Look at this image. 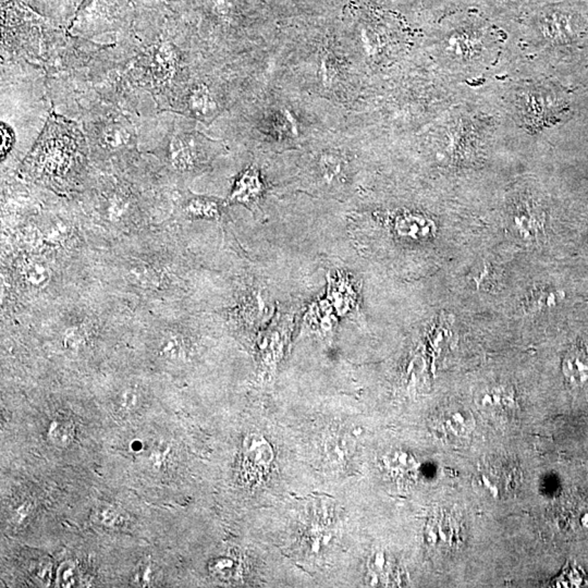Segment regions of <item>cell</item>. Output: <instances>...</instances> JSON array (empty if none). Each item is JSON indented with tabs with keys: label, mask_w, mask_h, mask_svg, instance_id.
Instances as JSON below:
<instances>
[{
	"label": "cell",
	"mask_w": 588,
	"mask_h": 588,
	"mask_svg": "<svg viewBox=\"0 0 588 588\" xmlns=\"http://www.w3.org/2000/svg\"><path fill=\"white\" fill-rule=\"evenodd\" d=\"M510 32L483 12L465 6L432 23V65L457 85L477 87L499 77L508 65Z\"/></svg>",
	"instance_id": "cell-1"
},
{
	"label": "cell",
	"mask_w": 588,
	"mask_h": 588,
	"mask_svg": "<svg viewBox=\"0 0 588 588\" xmlns=\"http://www.w3.org/2000/svg\"><path fill=\"white\" fill-rule=\"evenodd\" d=\"M521 484L520 467L504 457H490L481 463L473 479V486L477 493L496 501L513 497Z\"/></svg>",
	"instance_id": "cell-2"
},
{
	"label": "cell",
	"mask_w": 588,
	"mask_h": 588,
	"mask_svg": "<svg viewBox=\"0 0 588 588\" xmlns=\"http://www.w3.org/2000/svg\"><path fill=\"white\" fill-rule=\"evenodd\" d=\"M430 428L441 442L450 447H461L469 442L475 430V418L471 410L462 404H447L432 416Z\"/></svg>",
	"instance_id": "cell-3"
},
{
	"label": "cell",
	"mask_w": 588,
	"mask_h": 588,
	"mask_svg": "<svg viewBox=\"0 0 588 588\" xmlns=\"http://www.w3.org/2000/svg\"><path fill=\"white\" fill-rule=\"evenodd\" d=\"M474 403L486 418L504 420L516 410V390L501 381L486 383L474 393Z\"/></svg>",
	"instance_id": "cell-4"
},
{
	"label": "cell",
	"mask_w": 588,
	"mask_h": 588,
	"mask_svg": "<svg viewBox=\"0 0 588 588\" xmlns=\"http://www.w3.org/2000/svg\"><path fill=\"white\" fill-rule=\"evenodd\" d=\"M550 1L553 0H467V4L510 31L530 12Z\"/></svg>",
	"instance_id": "cell-5"
},
{
	"label": "cell",
	"mask_w": 588,
	"mask_h": 588,
	"mask_svg": "<svg viewBox=\"0 0 588 588\" xmlns=\"http://www.w3.org/2000/svg\"><path fill=\"white\" fill-rule=\"evenodd\" d=\"M426 535L428 544L444 552L460 549L464 542L462 523L451 512L436 514L428 523Z\"/></svg>",
	"instance_id": "cell-6"
},
{
	"label": "cell",
	"mask_w": 588,
	"mask_h": 588,
	"mask_svg": "<svg viewBox=\"0 0 588 588\" xmlns=\"http://www.w3.org/2000/svg\"><path fill=\"white\" fill-rule=\"evenodd\" d=\"M555 522L567 532L588 535V500L562 504L560 510L555 511Z\"/></svg>",
	"instance_id": "cell-7"
},
{
	"label": "cell",
	"mask_w": 588,
	"mask_h": 588,
	"mask_svg": "<svg viewBox=\"0 0 588 588\" xmlns=\"http://www.w3.org/2000/svg\"><path fill=\"white\" fill-rule=\"evenodd\" d=\"M562 373L572 387L588 385V349L579 346L567 351L562 361Z\"/></svg>",
	"instance_id": "cell-8"
},
{
	"label": "cell",
	"mask_w": 588,
	"mask_h": 588,
	"mask_svg": "<svg viewBox=\"0 0 588 588\" xmlns=\"http://www.w3.org/2000/svg\"><path fill=\"white\" fill-rule=\"evenodd\" d=\"M563 292L548 287V285H536L530 290L523 307L526 313L534 314L545 310L555 307L562 300Z\"/></svg>",
	"instance_id": "cell-9"
},
{
	"label": "cell",
	"mask_w": 588,
	"mask_h": 588,
	"mask_svg": "<svg viewBox=\"0 0 588 588\" xmlns=\"http://www.w3.org/2000/svg\"><path fill=\"white\" fill-rule=\"evenodd\" d=\"M261 192V181L258 171L254 168H249L236 181L230 200L240 203H249L257 199Z\"/></svg>",
	"instance_id": "cell-10"
},
{
	"label": "cell",
	"mask_w": 588,
	"mask_h": 588,
	"mask_svg": "<svg viewBox=\"0 0 588 588\" xmlns=\"http://www.w3.org/2000/svg\"><path fill=\"white\" fill-rule=\"evenodd\" d=\"M432 222L423 215L413 212H403L396 219V230L405 238L420 239L430 232Z\"/></svg>",
	"instance_id": "cell-11"
},
{
	"label": "cell",
	"mask_w": 588,
	"mask_h": 588,
	"mask_svg": "<svg viewBox=\"0 0 588 588\" xmlns=\"http://www.w3.org/2000/svg\"><path fill=\"white\" fill-rule=\"evenodd\" d=\"M170 161L179 170H189L196 163V154L191 141L178 136L171 142Z\"/></svg>",
	"instance_id": "cell-12"
},
{
	"label": "cell",
	"mask_w": 588,
	"mask_h": 588,
	"mask_svg": "<svg viewBox=\"0 0 588 588\" xmlns=\"http://www.w3.org/2000/svg\"><path fill=\"white\" fill-rule=\"evenodd\" d=\"M385 465L393 475L405 477L415 472L418 469V461L411 453L393 451L385 457Z\"/></svg>",
	"instance_id": "cell-13"
},
{
	"label": "cell",
	"mask_w": 588,
	"mask_h": 588,
	"mask_svg": "<svg viewBox=\"0 0 588 588\" xmlns=\"http://www.w3.org/2000/svg\"><path fill=\"white\" fill-rule=\"evenodd\" d=\"M24 281L36 289L47 287L52 279V273L48 266L38 261H28L22 267Z\"/></svg>",
	"instance_id": "cell-14"
},
{
	"label": "cell",
	"mask_w": 588,
	"mask_h": 588,
	"mask_svg": "<svg viewBox=\"0 0 588 588\" xmlns=\"http://www.w3.org/2000/svg\"><path fill=\"white\" fill-rule=\"evenodd\" d=\"M189 104L197 117H206L216 109L215 99L205 87H197L192 91Z\"/></svg>",
	"instance_id": "cell-15"
},
{
	"label": "cell",
	"mask_w": 588,
	"mask_h": 588,
	"mask_svg": "<svg viewBox=\"0 0 588 588\" xmlns=\"http://www.w3.org/2000/svg\"><path fill=\"white\" fill-rule=\"evenodd\" d=\"M159 354L168 361L183 359L185 353V344L183 337L175 332H167L161 337L159 342Z\"/></svg>",
	"instance_id": "cell-16"
},
{
	"label": "cell",
	"mask_w": 588,
	"mask_h": 588,
	"mask_svg": "<svg viewBox=\"0 0 588 588\" xmlns=\"http://www.w3.org/2000/svg\"><path fill=\"white\" fill-rule=\"evenodd\" d=\"M129 279L134 285L143 288H152L159 285V276L153 267L145 264L134 265L128 273Z\"/></svg>",
	"instance_id": "cell-17"
},
{
	"label": "cell",
	"mask_w": 588,
	"mask_h": 588,
	"mask_svg": "<svg viewBox=\"0 0 588 588\" xmlns=\"http://www.w3.org/2000/svg\"><path fill=\"white\" fill-rule=\"evenodd\" d=\"M187 212L194 217L217 218L219 215V207L217 203L210 200L194 199L187 203Z\"/></svg>",
	"instance_id": "cell-18"
},
{
	"label": "cell",
	"mask_w": 588,
	"mask_h": 588,
	"mask_svg": "<svg viewBox=\"0 0 588 588\" xmlns=\"http://www.w3.org/2000/svg\"><path fill=\"white\" fill-rule=\"evenodd\" d=\"M48 434L57 446H68L73 438L72 425L62 420H55L49 426Z\"/></svg>",
	"instance_id": "cell-19"
},
{
	"label": "cell",
	"mask_w": 588,
	"mask_h": 588,
	"mask_svg": "<svg viewBox=\"0 0 588 588\" xmlns=\"http://www.w3.org/2000/svg\"><path fill=\"white\" fill-rule=\"evenodd\" d=\"M140 393H138L136 388L132 387L124 388V389L120 390L118 392L117 399H116L118 408H119L120 411L124 412V413L134 411L138 408V404H140Z\"/></svg>",
	"instance_id": "cell-20"
},
{
	"label": "cell",
	"mask_w": 588,
	"mask_h": 588,
	"mask_svg": "<svg viewBox=\"0 0 588 588\" xmlns=\"http://www.w3.org/2000/svg\"><path fill=\"white\" fill-rule=\"evenodd\" d=\"M57 583L60 587H75L77 584V567L75 563L67 561L61 563L57 571Z\"/></svg>",
	"instance_id": "cell-21"
},
{
	"label": "cell",
	"mask_w": 588,
	"mask_h": 588,
	"mask_svg": "<svg viewBox=\"0 0 588 588\" xmlns=\"http://www.w3.org/2000/svg\"><path fill=\"white\" fill-rule=\"evenodd\" d=\"M267 124L271 126V134H276V136L289 134L290 131H292V126H293L289 121V118H285L283 114H279L277 112L269 117Z\"/></svg>",
	"instance_id": "cell-22"
},
{
	"label": "cell",
	"mask_w": 588,
	"mask_h": 588,
	"mask_svg": "<svg viewBox=\"0 0 588 588\" xmlns=\"http://www.w3.org/2000/svg\"><path fill=\"white\" fill-rule=\"evenodd\" d=\"M322 170L327 179L338 177L341 171V160L334 155H326L322 158Z\"/></svg>",
	"instance_id": "cell-23"
},
{
	"label": "cell",
	"mask_w": 588,
	"mask_h": 588,
	"mask_svg": "<svg viewBox=\"0 0 588 588\" xmlns=\"http://www.w3.org/2000/svg\"><path fill=\"white\" fill-rule=\"evenodd\" d=\"M96 516L104 526H118L121 522L119 512L114 510L111 506H102L98 509Z\"/></svg>",
	"instance_id": "cell-24"
},
{
	"label": "cell",
	"mask_w": 588,
	"mask_h": 588,
	"mask_svg": "<svg viewBox=\"0 0 588 588\" xmlns=\"http://www.w3.org/2000/svg\"><path fill=\"white\" fill-rule=\"evenodd\" d=\"M155 579V572L151 565H144L138 567L136 575H134V585L148 586L152 585Z\"/></svg>",
	"instance_id": "cell-25"
},
{
	"label": "cell",
	"mask_w": 588,
	"mask_h": 588,
	"mask_svg": "<svg viewBox=\"0 0 588 588\" xmlns=\"http://www.w3.org/2000/svg\"><path fill=\"white\" fill-rule=\"evenodd\" d=\"M1 138H3V144H1V159H4V157L7 156L9 154L10 151H11L12 146H13L14 142V136H13V131L9 128V126L7 124H1Z\"/></svg>",
	"instance_id": "cell-26"
},
{
	"label": "cell",
	"mask_w": 588,
	"mask_h": 588,
	"mask_svg": "<svg viewBox=\"0 0 588 588\" xmlns=\"http://www.w3.org/2000/svg\"><path fill=\"white\" fill-rule=\"evenodd\" d=\"M83 340V334L80 332L77 328H72L69 330L65 336V342L69 348H77Z\"/></svg>",
	"instance_id": "cell-27"
}]
</instances>
